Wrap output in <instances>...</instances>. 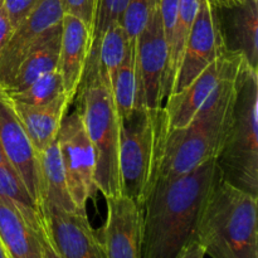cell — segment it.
Masks as SVG:
<instances>
[{
    "instance_id": "cell-1",
    "label": "cell",
    "mask_w": 258,
    "mask_h": 258,
    "mask_svg": "<svg viewBox=\"0 0 258 258\" xmlns=\"http://www.w3.org/2000/svg\"><path fill=\"white\" fill-rule=\"evenodd\" d=\"M222 180L217 159L156 181L144 204L143 258H174L193 239L209 194Z\"/></svg>"
},
{
    "instance_id": "cell-2",
    "label": "cell",
    "mask_w": 258,
    "mask_h": 258,
    "mask_svg": "<svg viewBox=\"0 0 258 258\" xmlns=\"http://www.w3.org/2000/svg\"><path fill=\"white\" fill-rule=\"evenodd\" d=\"M237 77L219 83L184 127L169 130L158 180L175 178L218 156L232 122Z\"/></svg>"
},
{
    "instance_id": "cell-3",
    "label": "cell",
    "mask_w": 258,
    "mask_h": 258,
    "mask_svg": "<svg viewBox=\"0 0 258 258\" xmlns=\"http://www.w3.org/2000/svg\"><path fill=\"white\" fill-rule=\"evenodd\" d=\"M257 199L221 180L203 206L193 239L212 258H258Z\"/></svg>"
},
{
    "instance_id": "cell-4",
    "label": "cell",
    "mask_w": 258,
    "mask_h": 258,
    "mask_svg": "<svg viewBox=\"0 0 258 258\" xmlns=\"http://www.w3.org/2000/svg\"><path fill=\"white\" fill-rule=\"evenodd\" d=\"M168 133L164 107H135L120 121L121 194L130 197L143 208L159 179Z\"/></svg>"
},
{
    "instance_id": "cell-5",
    "label": "cell",
    "mask_w": 258,
    "mask_h": 258,
    "mask_svg": "<svg viewBox=\"0 0 258 258\" xmlns=\"http://www.w3.org/2000/svg\"><path fill=\"white\" fill-rule=\"evenodd\" d=\"M258 75L243 63L236 83L232 122L217 156L222 180L258 197Z\"/></svg>"
},
{
    "instance_id": "cell-6",
    "label": "cell",
    "mask_w": 258,
    "mask_h": 258,
    "mask_svg": "<svg viewBox=\"0 0 258 258\" xmlns=\"http://www.w3.org/2000/svg\"><path fill=\"white\" fill-rule=\"evenodd\" d=\"M77 110L95 153V180L105 198L121 194L118 145L120 118L110 91V85L97 72L81 80Z\"/></svg>"
},
{
    "instance_id": "cell-7",
    "label": "cell",
    "mask_w": 258,
    "mask_h": 258,
    "mask_svg": "<svg viewBox=\"0 0 258 258\" xmlns=\"http://www.w3.org/2000/svg\"><path fill=\"white\" fill-rule=\"evenodd\" d=\"M68 191L80 213L98 191L95 180V153L80 111L66 115L57 134Z\"/></svg>"
},
{
    "instance_id": "cell-8",
    "label": "cell",
    "mask_w": 258,
    "mask_h": 258,
    "mask_svg": "<svg viewBox=\"0 0 258 258\" xmlns=\"http://www.w3.org/2000/svg\"><path fill=\"white\" fill-rule=\"evenodd\" d=\"M0 146L8 163L15 169L30 196L43 211L44 185L39 154L33 146L12 100L0 86Z\"/></svg>"
},
{
    "instance_id": "cell-9",
    "label": "cell",
    "mask_w": 258,
    "mask_h": 258,
    "mask_svg": "<svg viewBox=\"0 0 258 258\" xmlns=\"http://www.w3.org/2000/svg\"><path fill=\"white\" fill-rule=\"evenodd\" d=\"M168 63V43L164 34L159 5L140 33L136 43L138 97L136 107H163L164 77Z\"/></svg>"
},
{
    "instance_id": "cell-10",
    "label": "cell",
    "mask_w": 258,
    "mask_h": 258,
    "mask_svg": "<svg viewBox=\"0 0 258 258\" xmlns=\"http://www.w3.org/2000/svg\"><path fill=\"white\" fill-rule=\"evenodd\" d=\"M244 62V58L238 53H223L204 68L185 88L169 96L166 105L163 106L169 130L184 127L219 83L239 75Z\"/></svg>"
},
{
    "instance_id": "cell-11",
    "label": "cell",
    "mask_w": 258,
    "mask_h": 258,
    "mask_svg": "<svg viewBox=\"0 0 258 258\" xmlns=\"http://www.w3.org/2000/svg\"><path fill=\"white\" fill-rule=\"evenodd\" d=\"M228 52L224 47L217 9L211 0H199V9L186 40L171 95L185 88L212 62Z\"/></svg>"
},
{
    "instance_id": "cell-12",
    "label": "cell",
    "mask_w": 258,
    "mask_h": 258,
    "mask_svg": "<svg viewBox=\"0 0 258 258\" xmlns=\"http://www.w3.org/2000/svg\"><path fill=\"white\" fill-rule=\"evenodd\" d=\"M106 199L107 217L98 236L106 258H143L144 208L120 194Z\"/></svg>"
},
{
    "instance_id": "cell-13",
    "label": "cell",
    "mask_w": 258,
    "mask_h": 258,
    "mask_svg": "<svg viewBox=\"0 0 258 258\" xmlns=\"http://www.w3.org/2000/svg\"><path fill=\"white\" fill-rule=\"evenodd\" d=\"M43 216L45 232L60 258H106L87 213L44 204Z\"/></svg>"
},
{
    "instance_id": "cell-14",
    "label": "cell",
    "mask_w": 258,
    "mask_h": 258,
    "mask_svg": "<svg viewBox=\"0 0 258 258\" xmlns=\"http://www.w3.org/2000/svg\"><path fill=\"white\" fill-rule=\"evenodd\" d=\"M62 0H42L17 27L0 55V86L7 90L28 50L53 25L62 22Z\"/></svg>"
},
{
    "instance_id": "cell-15",
    "label": "cell",
    "mask_w": 258,
    "mask_h": 258,
    "mask_svg": "<svg viewBox=\"0 0 258 258\" xmlns=\"http://www.w3.org/2000/svg\"><path fill=\"white\" fill-rule=\"evenodd\" d=\"M224 47L238 53L247 64L258 68V0H243L227 8H216Z\"/></svg>"
},
{
    "instance_id": "cell-16",
    "label": "cell",
    "mask_w": 258,
    "mask_h": 258,
    "mask_svg": "<svg viewBox=\"0 0 258 258\" xmlns=\"http://www.w3.org/2000/svg\"><path fill=\"white\" fill-rule=\"evenodd\" d=\"M91 44V29L86 23L73 15L64 14L62 19L59 60L57 70L63 78L64 90L76 98L82 80Z\"/></svg>"
},
{
    "instance_id": "cell-17",
    "label": "cell",
    "mask_w": 258,
    "mask_h": 258,
    "mask_svg": "<svg viewBox=\"0 0 258 258\" xmlns=\"http://www.w3.org/2000/svg\"><path fill=\"white\" fill-rule=\"evenodd\" d=\"M73 100L75 98L72 96L64 92L50 102L40 106L20 105L12 101L15 112L19 116L38 154L45 150L57 139L60 123Z\"/></svg>"
},
{
    "instance_id": "cell-18",
    "label": "cell",
    "mask_w": 258,
    "mask_h": 258,
    "mask_svg": "<svg viewBox=\"0 0 258 258\" xmlns=\"http://www.w3.org/2000/svg\"><path fill=\"white\" fill-rule=\"evenodd\" d=\"M62 22L50 27L28 50L7 92H19L45 73L57 70L59 60Z\"/></svg>"
},
{
    "instance_id": "cell-19",
    "label": "cell",
    "mask_w": 258,
    "mask_h": 258,
    "mask_svg": "<svg viewBox=\"0 0 258 258\" xmlns=\"http://www.w3.org/2000/svg\"><path fill=\"white\" fill-rule=\"evenodd\" d=\"M0 241L12 258H42L37 231L25 221L19 209L0 196Z\"/></svg>"
},
{
    "instance_id": "cell-20",
    "label": "cell",
    "mask_w": 258,
    "mask_h": 258,
    "mask_svg": "<svg viewBox=\"0 0 258 258\" xmlns=\"http://www.w3.org/2000/svg\"><path fill=\"white\" fill-rule=\"evenodd\" d=\"M39 163L44 185V204L57 207L66 212H78L68 191L57 139L39 153Z\"/></svg>"
},
{
    "instance_id": "cell-21",
    "label": "cell",
    "mask_w": 258,
    "mask_h": 258,
    "mask_svg": "<svg viewBox=\"0 0 258 258\" xmlns=\"http://www.w3.org/2000/svg\"><path fill=\"white\" fill-rule=\"evenodd\" d=\"M198 9L199 0H180L179 2L178 23H176L175 33H174L171 44L168 49V63H166L163 87L164 100H166L173 92L174 83H175L184 49H185L186 40H188L189 33L193 27Z\"/></svg>"
},
{
    "instance_id": "cell-22",
    "label": "cell",
    "mask_w": 258,
    "mask_h": 258,
    "mask_svg": "<svg viewBox=\"0 0 258 258\" xmlns=\"http://www.w3.org/2000/svg\"><path fill=\"white\" fill-rule=\"evenodd\" d=\"M136 43L138 40H131L130 49L125 60L108 80L111 95L120 121L125 120L136 107V97H138Z\"/></svg>"
},
{
    "instance_id": "cell-23",
    "label": "cell",
    "mask_w": 258,
    "mask_h": 258,
    "mask_svg": "<svg viewBox=\"0 0 258 258\" xmlns=\"http://www.w3.org/2000/svg\"><path fill=\"white\" fill-rule=\"evenodd\" d=\"M0 196L9 199L19 209L22 216L34 231L39 228L44 219L43 211L38 207L37 202L28 191L24 181L9 163L0 165Z\"/></svg>"
},
{
    "instance_id": "cell-24",
    "label": "cell",
    "mask_w": 258,
    "mask_h": 258,
    "mask_svg": "<svg viewBox=\"0 0 258 258\" xmlns=\"http://www.w3.org/2000/svg\"><path fill=\"white\" fill-rule=\"evenodd\" d=\"M128 0H96L95 18L91 30V44L82 78L97 72V54L103 34L115 23H121Z\"/></svg>"
},
{
    "instance_id": "cell-25",
    "label": "cell",
    "mask_w": 258,
    "mask_h": 258,
    "mask_svg": "<svg viewBox=\"0 0 258 258\" xmlns=\"http://www.w3.org/2000/svg\"><path fill=\"white\" fill-rule=\"evenodd\" d=\"M128 39L121 23L110 25L103 34L97 54L98 73L108 82L111 75L122 64L130 49Z\"/></svg>"
},
{
    "instance_id": "cell-26",
    "label": "cell",
    "mask_w": 258,
    "mask_h": 258,
    "mask_svg": "<svg viewBox=\"0 0 258 258\" xmlns=\"http://www.w3.org/2000/svg\"><path fill=\"white\" fill-rule=\"evenodd\" d=\"M7 92V91H5ZM62 75L58 70L45 73L19 92H7L14 103L28 106H40L50 102L64 93Z\"/></svg>"
},
{
    "instance_id": "cell-27",
    "label": "cell",
    "mask_w": 258,
    "mask_h": 258,
    "mask_svg": "<svg viewBox=\"0 0 258 258\" xmlns=\"http://www.w3.org/2000/svg\"><path fill=\"white\" fill-rule=\"evenodd\" d=\"M158 5L159 0H128L121 19L128 39L138 40Z\"/></svg>"
},
{
    "instance_id": "cell-28",
    "label": "cell",
    "mask_w": 258,
    "mask_h": 258,
    "mask_svg": "<svg viewBox=\"0 0 258 258\" xmlns=\"http://www.w3.org/2000/svg\"><path fill=\"white\" fill-rule=\"evenodd\" d=\"M62 5L64 14L77 17L92 30L96 0H62Z\"/></svg>"
},
{
    "instance_id": "cell-29",
    "label": "cell",
    "mask_w": 258,
    "mask_h": 258,
    "mask_svg": "<svg viewBox=\"0 0 258 258\" xmlns=\"http://www.w3.org/2000/svg\"><path fill=\"white\" fill-rule=\"evenodd\" d=\"M42 0H4L13 28L17 27Z\"/></svg>"
},
{
    "instance_id": "cell-30",
    "label": "cell",
    "mask_w": 258,
    "mask_h": 258,
    "mask_svg": "<svg viewBox=\"0 0 258 258\" xmlns=\"http://www.w3.org/2000/svg\"><path fill=\"white\" fill-rule=\"evenodd\" d=\"M13 25L10 23L9 15H8L7 8H5L4 0H0V55L9 40L13 33Z\"/></svg>"
},
{
    "instance_id": "cell-31",
    "label": "cell",
    "mask_w": 258,
    "mask_h": 258,
    "mask_svg": "<svg viewBox=\"0 0 258 258\" xmlns=\"http://www.w3.org/2000/svg\"><path fill=\"white\" fill-rule=\"evenodd\" d=\"M37 233H38V237H39L40 247H42V258H60L59 254H58L57 251L54 249V247H53L47 232H45L44 219H43L39 228L37 229Z\"/></svg>"
},
{
    "instance_id": "cell-32",
    "label": "cell",
    "mask_w": 258,
    "mask_h": 258,
    "mask_svg": "<svg viewBox=\"0 0 258 258\" xmlns=\"http://www.w3.org/2000/svg\"><path fill=\"white\" fill-rule=\"evenodd\" d=\"M206 257V252L204 248L196 241V239H190L183 248L179 251L174 258H204Z\"/></svg>"
},
{
    "instance_id": "cell-33",
    "label": "cell",
    "mask_w": 258,
    "mask_h": 258,
    "mask_svg": "<svg viewBox=\"0 0 258 258\" xmlns=\"http://www.w3.org/2000/svg\"><path fill=\"white\" fill-rule=\"evenodd\" d=\"M243 0H211L212 4L216 8H227L242 3Z\"/></svg>"
},
{
    "instance_id": "cell-34",
    "label": "cell",
    "mask_w": 258,
    "mask_h": 258,
    "mask_svg": "<svg viewBox=\"0 0 258 258\" xmlns=\"http://www.w3.org/2000/svg\"><path fill=\"white\" fill-rule=\"evenodd\" d=\"M4 163H8V160H7V158H5L4 153H3L2 146H0V165H2V164H4Z\"/></svg>"
}]
</instances>
